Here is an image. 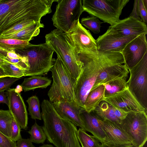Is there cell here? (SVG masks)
<instances>
[{
    "label": "cell",
    "instance_id": "cell-1",
    "mask_svg": "<svg viewBox=\"0 0 147 147\" xmlns=\"http://www.w3.org/2000/svg\"><path fill=\"white\" fill-rule=\"evenodd\" d=\"M57 0H0V35L18 24L28 21L38 22L52 11Z\"/></svg>",
    "mask_w": 147,
    "mask_h": 147
},
{
    "label": "cell",
    "instance_id": "cell-2",
    "mask_svg": "<svg viewBox=\"0 0 147 147\" xmlns=\"http://www.w3.org/2000/svg\"><path fill=\"white\" fill-rule=\"evenodd\" d=\"M76 53L82 66V71L74 83V92L78 105L84 109L86 97L102 71L112 64L124 60L119 52H98L97 55Z\"/></svg>",
    "mask_w": 147,
    "mask_h": 147
},
{
    "label": "cell",
    "instance_id": "cell-3",
    "mask_svg": "<svg viewBox=\"0 0 147 147\" xmlns=\"http://www.w3.org/2000/svg\"><path fill=\"white\" fill-rule=\"evenodd\" d=\"M41 107L42 128L49 142L56 147H81L76 125L61 117L49 100L44 99Z\"/></svg>",
    "mask_w": 147,
    "mask_h": 147
},
{
    "label": "cell",
    "instance_id": "cell-4",
    "mask_svg": "<svg viewBox=\"0 0 147 147\" xmlns=\"http://www.w3.org/2000/svg\"><path fill=\"white\" fill-rule=\"evenodd\" d=\"M45 39L46 44L56 53L75 83L82 71V65L66 34L56 29L46 34Z\"/></svg>",
    "mask_w": 147,
    "mask_h": 147
},
{
    "label": "cell",
    "instance_id": "cell-5",
    "mask_svg": "<svg viewBox=\"0 0 147 147\" xmlns=\"http://www.w3.org/2000/svg\"><path fill=\"white\" fill-rule=\"evenodd\" d=\"M50 71L53 81L48 92L49 100L52 102L67 101L80 107L75 94V82L65 65L58 57Z\"/></svg>",
    "mask_w": 147,
    "mask_h": 147
},
{
    "label": "cell",
    "instance_id": "cell-6",
    "mask_svg": "<svg viewBox=\"0 0 147 147\" xmlns=\"http://www.w3.org/2000/svg\"><path fill=\"white\" fill-rule=\"evenodd\" d=\"M16 52L28 59L29 68L24 76H42L50 71L56 59L53 58L54 51L45 43L37 45L30 44Z\"/></svg>",
    "mask_w": 147,
    "mask_h": 147
},
{
    "label": "cell",
    "instance_id": "cell-7",
    "mask_svg": "<svg viewBox=\"0 0 147 147\" xmlns=\"http://www.w3.org/2000/svg\"><path fill=\"white\" fill-rule=\"evenodd\" d=\"M81 0H57L55 11L52 18L53 25L65 33L72 30L79 22L83 12Z\"/></svg>",
    "mask_w": 147,
    "mask_h": 147
},
{
    "label": "cell",
    "instance_id": "cell-8",
    "mask_svg": "<svg viewBox=\"0 0 147 147\" xmlns=\"http://www.w3.org/2000/svg\"><path fill=\"white\" fill-rule=\"evenodd\" d=\"M129 0H83V9L112 26L119 20L123 8Z\"/></svg>",
    "mask_w": 147,
    "mask_h": 147
},
{
    "label": "cell",
    "instance_id": "cell-9",
    "mask_svg": "<svg viewBox=\"0 0 147 147\" xmlns=\"http://www.w3.org/2000/svg\"><path fill=\"white\" fill-rule=\"evenodd\" d=\"M130 76L127 86L147 112V53L140 61L128 69Z\"/></svg>",
    "mask_w": 147,
    "mask_h": 147
},
{
    "label": "cell",
    "instance_id": "cell-10",
    "mask_svg": "<svg viewBox=\"0 0 147 147\" xmlns=\"http://www.w3.org/2000/svg\"><path fill=\"white\" fill-rule=\"evenodd\" d=\"M131 138L135 147H143L147 140V115L145 112H130L120 123Z\"/></svg>",
    "mask_w": 147,
    "mask_h": 147
},
{
    "label": "cell",
    "instance_id": "cell-11",
    "mask_svg": "<svg viewBox=\"0 0 147 147\" xmlns=\"http://www.w3.org/2000/svg\"><path fill=\"white\" fill-rule=\"evenodd\" d=\"M65 33L74 46L76 53L98 54L96 40L89 30L84 28L80 22L72 30Z\"/></svg>",
    "mask_w": 147,
    "mask_h": 147
},
{
    "label": "cell",
    "instance_id": "cell-12",
    "mask_svg": "<svg viewBox=\"0 0 147 147\" xmlns=\"http://www.w3.org/2000/svg\"><path fill=\"white\" fill-rule=\"evenodd\" d=\"M107 30L121 37L138 36L147 34L146 24L140 18L131 16L119 20L116 24L109 26Z\"/></svg>",
    "mask_w": 147,
    "mask_h": 147
},
{
    "label": "cell",
    "instance_id": "cell-13",
    "mask_svg": "<svg viewBox=\"0 0 147 147\" xmlns=\"http://www.w3.org/2000/svg\"><path fill=\"white\" fill-rule=\"evenodd\" d=\"M105 101L113 107L125 112H145L144 108L127 87L113 95L104 97Z\"/></svg>",
    "mask_w": 147,
    "mask_h": 147
},
{
    "label": "cell",
    "instance_id": "cell-14",
    "mask_svg": "<svg viewBox=\"0 0 147 147\" xmlns=\"http://www.w3.org/2000/svg\"><path fill=\"white\" fill-rule=\"evenodd\" d=\"M128 69L138 64L147 53V42L145 34L138 36L128 43L120 52Z\"/></svg>",
    "mask_w": 147,
    "mask_h": 147
},
{
    "label": "cell",
    "instance_id": "cell-15",
    "mask_svg": "<svg viewBox=\"0 0 147 147\" xmlns=\"http://www.w3.org/2000/svg\"><path fill=\"white\" fill-rule=\"evenodd\" d=\"M7 91L9 110L21 129H27L28 113L22 97L20 93L15 91V88H9Z\"/></svg>",
    "mask_w": 147,
    "mask_h": 147
},
{
    "label": "cell",
    "instance_id": "cell-16",
    "mask_svg": "<svg viewBox=\"0 0 147 147\" xmlns=\"http://www.w3.org/2000/svg\"><path fill=\"white\" fill-rule=\"evenodd\" d=\"M101 127L106 135L103 143L111 146L132 145L131 138L123 129L120 123L105 120L102 123Z\"/></svg>",
    "mask_w": 147,
    "mask_h": 147
},
{
    "label": "cell",
    "instance_id": "cell-17",
    "mask_svg": "<svg viewBox=\"0 0 147 147\" xmlns=\"http://www.w3.org/2000/svg\"><path fill=\"white\" fill-rule=\"evenodd\" d=\"M138 36L121 37L108 30L96 40L99 52H120L129 42Z\"/></svg>",
    "mask_w": 147,
    "mask_h": 147
},
{
    "label": "cell",
    "instance_id": "cell-18",
    "mask_svg": "<svg viewBox=\"0 0 147 147\" xmlns=\"http://www.w3.org/2000/svg\"><path fill=\"white\" fill-rule=\"evenodd\" d=\"M124 63V61L117 62L103 69L97 77L90 90L95 89L100 85L128 76L129 71Z\"/></svg>",
    "mask_w": 147,
    "mask_h": 147
},
{
    "label": "cell",
    "instance_id": "cell-19",
    "mask_svg": "<svg viewBox=\"0 0 147 147\" xmlns=\"http://www.w3.org/2000/svg\"><path fill=\"white\" fill-rule=\"evenodd\" d=\"M52 103L57 112L61 117L85 131L81 117V113L84 109L67 101H57Z\"/></svg>",
    "mask_w": 147,
    "mask_h": 147
},
{
    "label": "cell",
    "instance_id": "cell-20",
    "mask_svg": "<svg viewBox=\"0 0 147 147\" xmlns=\"http://www.w3.org/2000/svg\"><path fill=\"white\" fill-rule=\"evenodd\" d=\"M81 117L85 131L91 133L100 142L103 143L106 138L101 127L103 120L93 111L88 113L84 109L81 113Z\"/></svg>",
    "mask_w": 147,
    "mask_h": 147
},
{
    "label": "cell",
    "instance_id": "cell-21",
    "mask_svg": "<svg viewBox=\"0 0 147 147\" xmlns=\"http://www.w3.org/2000/svg\"><path fill=\"white\" fill-rule=\"evenodd\" d=\"M44 25L40 21L35 23L24 29L12 34L7 36H0V38H11L28 40L29 42L34 37L38 35L40 32V28Z\"/></svg>",
    "mask_w": 147,
    "mask_h": 147
},
{
    "label": "cell",
    "instance_id": "cell-22",
    "mask_svg": "<svg viewBox=\"0 0 147 147\" xmlns=\"http://www.w3.org/2000/svg\"><path fill=\"white\" fill-rule=\"evenodd\" d=\"M105 90V86L102 84L90 90L84 105V109L86 111L89 113L98 106L104 97Z\"/></svg>",
    "mask_w": 147,
    "mask_h": 147
},
{
    "label": "cell",
    "instance_id": "cell-23",
    "mask_svg": "<svg viewBox=\"0 0 147 147\" xmlns=\"http://www.w3.org/2000/svg\"><path fill=\"white\" fill-rule=\"evenodd\" d=\"M51 80L47 77L35 76L25 78L20 85L24 92L34 90L37 88H46L50 85Z\"/></svg>",
    "mask_w": 147,
    "mask_h": 147
},
{
    "label": "cell",
    "instance_id": "cell-24",
    "mask_svg": "<svg viewBox=\"0 0 147 147\" xmlns=\"http://www.w3.org/2000/svg\"><path fill=\"white\" fill-rule=\"evenodd\" d=\"M93 111L103 121L108 120L115 123H121V121L115 114L113 107L105 101L101 102Z\"/></svg>",
    "mask_w": 147,
    "mask_h": 147
},
{
    "label": "cell",
    "instance_id": "cell-25",
    "mask_svg": "<svg viewBox=\"0 0 147 147\" xmlns=\"http://www.w3.org/2000/svg\"><path fill=\"white\" fill-rule=\"evenodd\" d=\"M128 76H125L104 84L105 88L104 97L121 91L127 87V79Z\"/></svg>",
    "mask_w": 147,
    "mask_h": 147
},
{
    "label": "cell",
    "instance_id": "cell-26",
    "mask_svg": "<svg viewBox=\"0 0 147 147\" xmlns=\"http://www.w3.org/2000/svg\"><path fill=\"white\" fill-rule=\"evenodd\" d=\"M4 59L25 70V72L29 69L27 57L16 53L14 50H11L7 52V55Z\"/></svg>",
    "mask_w": 147,
    "mask_h": 147
},
{
    "label": "cell",
    "instance_id": "cell-27",
    "mask_svg": "<svg viewBox=\"0 0 147 147\" xmlns=\"http://www.w3.org/2000/svg\"><path fill=\"white\" fill-rule=\"evenodd\" d=\"M30 44L28 40L0 38V49L7 52L11 50L23 49Z\"/></svg>",
    "mask_w": 147,
    "mask_h": 147
},
{
    "label": "cell",
    "instance_id": "cell-28",
    "mask_svg": "<svg viewBox=\"0 0 147 147\" xmlns=\"http://www.w3.org/2000/svg\"><path fill=\"white\" fill-rule=\"evenodd\" d=\"M13 117L9 110H0V132L10 138Z\"/></svg>",
    "mask_w": 147,
    "mask_h": 147
},
{
    "label": "cell",
    "instance_id": "cell-29",
    "mask_svg": "<svg viewBox=\"0 0 147 147\" xmlns=\"http://www.w3.org/2000/svg\"><path fill=\"white\" fill-rule=\"evenodd\" d=\"M77 136L82 147H100L101 144L95 136L90 135L80 128Z\"/></svg>",
    "mask_w": 147,
    "mask_h": 147
},
{
    "label": "cell",
    "instance_id": "cell-30",
    "mask_svg": "<svg viewBox=\"0 0 147 147\" xmlns=\"http://www.w3.org/2000/svg\"><path fill=\"white\" fill-rule=\"evenodd\" d=\"M26 102L28 105V111L31 118L33 119L42 120L40 112V101L36 96L28 98Z\"/></svg>",
    "mask_w": 147,
    "mask_h": 147
},
{
    "label": "cell",
    "instance_id": "cell-31",
    "mask_svg": "<svg viewBox=\"0 0 147 147\" xmlns=\"http://www.w3.org/2000/svg\"><path fill=\"white\" fill-rule=\"evenodd\" d=\"M28 132L30 135V139L32 142L43 144L47 139L42 127L38 125L36 121Z\"/></svg>",
    "mask_w": 147,
    "mask_h": 147
},
{
    "label": "cell",
    "instance_id": "cell-32",
    "mask_svg": "<svg viewBox=\"0 0 147 147\" xmlns=\"http://www.w3.org/2000/svg\"><path fill=\"white\" fill-rule=\"evenodd\" d=\"M5 63L0 66L7 77L20 78L24 76L25 71L4 59Z\"/></svg>",
    "mask_w": 147,
    "mask_h": 147
},
{
    "label": "cell",
    "instance_id": "cell-33",
    "mask_svg": "<svg viewBox=\"0 0 147 147\" xmlns=\"http://www.w3.org/2000/svg\"><path fill=\"white\" fill-rule=\"evenodd\" d=\"M101 22L97 18L92 16L83 18L81 20V24L88 29L93 33L97 34L100 32Z\"/></svg>",
    "mask_w": 147,
    "mask_h": 147
},
{
    "label": "cell",
    "instance_id": "cell-34",
    "mask_svg": "<svg viewBox=\"0 0 147 147\" xmlns=\"http://www.w3.org/2000/svg\"><path fill=\"white\" fill-rule=\"evenodd\" d=\"M36 22L33 21H28L22 22L17 24L10 29L5 31L0 36H7L12 34L24 29Z\"/></svg>",
    "mask_w": 147,
    "mask_h": 147
},
{
    "label": "cell",
    "instance_id": "cell-35",
    "mask_svg": "<svg viewBox=\"0 0 147 147\" xmlns=\"http://www.w3.org/2000/svg\"><path fill=\"white\" fill-rule=\"evenodd\" d=\"M147 8L145 6L143 0H137L136 4L137 14L138 16H140L142 21L146 24L147 23Z\"/></svg>",
    "mask_w": 147,
    "mask_h": 147
},
{
    "label": "cell",
    "instance_id": "cell-36",
    "mask_svg": "<svg viewBox=\"0 0 147 147\" xmlns=\"http://www.w3.org/2000/svg\"><path fill=\"white\" fill-rule=\"evenodd\" d=\"M21 128L13 117L11 123V135L10 138L16 142L22 138Z\"/></svg>",
    "mask_w": 147,
    "mask_h": 147
},
{
    "label": "cell",
    "instance_id": "cell-37",
    "mask_svg": "<svg viewBox=\"0 0 147 147\" xmlns=\"http://www.w3.org/2000/svg\"><path fill=\"white\" fill-rule=\"evenodd\" d=\"M21 78L8 77L0 78V92L8 90L11 85Z\"/></svg>",
    "mask_w": 147,
    "mask_h": 147
},
{
    "label": "cell",
    "instance_id": "cell-38",
    "mask_svg": "<svg viewBox=\"0 0 147 147\" xmlns=\"http://www.w3.org/2000/svg\"><path fill=\"white\" fill-rule=\"evenodd\" d=\"M0 147H16V143L0 132Z\"/></svg>",
    "mask_w": 147,
    "mask_h": 147
},
{
    "label": "cell",
    "instance_id": "cell-39",
    "mask_svg": "<svg viewBox=\"0 0 147 147\" xmlns=\"http://www.w3.org/2000/svg\"><path fill=\"white\" fill-rule=\"evenodd\" d=\"M16 147H35L30 138H21L17 141Z\"/></svg>",
    "mask_w": 147,
    "mask_h": 147
},
{
    "label": "cell",
    "instance_id": "cell-40",
    "mask_svg": "<svg viewBox=\"0 0 147 147\" xmlns=\"http://www.w3.org/2000/svg\"><path fill=\"white\" fill-rule=\"evenodd\" d=\"M113 107L115 115L121 121L125 118L128 114V113L125 112L121 110L114 107Z\"/></svg>",
    "mask_w": 147,
    "mask_h": 147
},
{
    "label": "cell",
    "instance_id": "cell-41",
    "mask_svg": "<svg viewBox=\"0 0 147 147\" xmlns=\"http://www.w3.org/2000/svg\"><path fill=\"white\" fill-rule=\"evenodd\" d=\"M7 96L5 94L4 91L0 92V104L5 103L8 105V101L7 98H6Z\"/></svg>",
    "mask_w": 147,
    "mask_h": 147
},
{
    "label": "cell",
    "instance_id": "cell-42",
    "mask_svg": "<svg viewBox=\"0 0 147 147\" xmlns=\"http://www.w3.org/2000/svg\"><path fill=\"white\" fill-rule=\"evenodd\" d=\"M100 147H135L133 145H119L111 146L101 143Z\"/></svg>",
    "mask_w": 147,
    "mask_h": 147
},
{
    "label": "cell",
    "instance_id": "cell-43",
    "mask_svg": "<svg viewBox=\"0 0 147 147\" xmlns=\"http://www.w3.org/2000/svg\"><path fill=\"white\" fill-rule=\"evenodd\" d=\"M7 52L0 49V57L4 59L7 55Z\"/></svg>",
    "mask_w": 147,
    "mask_h": 147
},
{
    "label": "cell",
    "instance_id": "cell-44",
    "mask_svg": "<svg viewBox=\"0 0 147 147\" xmlns=\"http://www.w3.org/2000/svg\"><path fill=\"white\" fill-rule=\"evenodd\" d=\"M6 77L3 70L0 66V78Z\"/></svg>",
    "mask_w": 147,
    "mask_h": 147
},
{
    "label": "cell",
    "instance_id": "cell-45",
    "mask_svg": "<svg viewBox=\"0 0 147 147\" xmlns=\"http://www.w3.org/2000/svg\"><path fill=\"white\" fill-rule=\"evenodd\" d=\"M15 90L16 92L20 93L22 91L23 89L20 85H18L15 88Z\"/></svg>",
    "mask_w": 147,
    "mask_h": 147
},
{
    "label": "cell",
    "instance_id": "cell-46",
    "mask_svg": "<svg viewBox=\"0 0 147 147\" xmlns=\"http://www.w3.org/2000/svg\"><path fill=\"white\" fill-rule=\"evenodd\" d=\"M39 147H54L52 145L49 144H44Z\"/></svg>",
    "mask_w": 147,
    "mask_h": 147
},
{
    "label": "cell",
    "instance_id": "cell-47",
    "mask_svg": "<svg viewBox=\"0 0 147 147\" xmlns=\"http://www.w3.org/2000/svg\"><path fill=\"white\" fill-rule=\"evenodd\" d=\"M5 63L4 59L0 57V66Z\"/></svg>",
    "mask_w": 147,
    "mask_h": 147
},
{
    "label": "cell",
    "instance_id": "cell-48",
    "mask_svg": "<svg viewBox=\"0 0 147 147\" xmlns=\"http://www.w3.org/2000/svg\"><path fill=\"white\" fill-rule=\"evenodd\" d=\"M144 4L145 7L147 8V0H143Z\"/></svg>",
    "mask_w": 147,
    "mask_h": 147
},
{
    "label": "cell",
    "instance_id": "cell-49",
    "mask_svg": "<svg viewBox=\"0 0 147 147\" xmlns=\"http://www.w3.org/2000/svg\"></svg>",
    "mask_w": 147,
    "mask_h": 147
}]
</instances>
